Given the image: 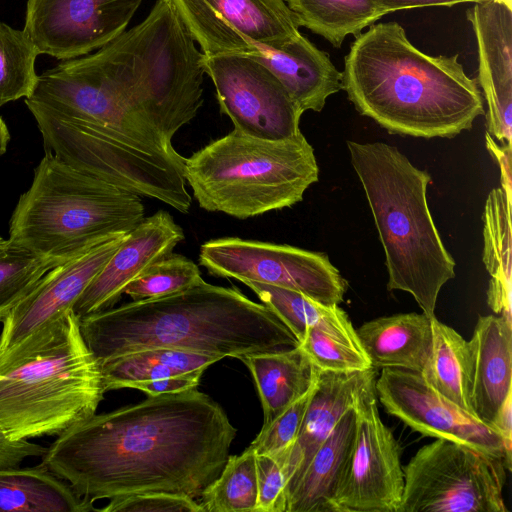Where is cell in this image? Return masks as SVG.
<instances>
[{
  "label": "cell",
  "mask_w": 512,
  "mask_h": 512,
  "mask_svg": "<svg viewBox=\"0 0 512 512\" xmlns=\"http://www.w3.org/2000/svg\"><path fill=\"white\" fill-rule=\"evenodd\" d=\"M256 473L255 512H286L288 480L283 466L269 455H256Z\"/></svg>",
  "instance_id": "obj_38"
},
{
  "label": "cell",
  "mask_w": 512,
  "mask_h": 512,
  "mask_svg": "<svg viewBox=\"0 0 512 512\" xmlns=\"http://www.w3.org/2000/svg\"><path fill=\"white\" fill-rule=\"evenodd\" d=\"M223 359L174 348H150L127 353L100 363L106 392L130 388L134 383L177 375L203 373Z\"/></svg>",
  "instance_id": "obj_27"
},
{
  "label": "cell",
  "mask_w": 512,
  "mask_h": 512,
  "mask_svg": "<svg viewBox=\"0 0 512 512\" xmlns=\"http://www.w3.org/2000/svg\"><path fill=\"white\" fill-rule=\"evenodd\" d=\"M486 147L499 165L501 188L507 199L512 202V171H511V143L498 145L488 133L485 135Z\"/></svg>",
  "instance_id": "obj_41"
},
{
  "label": "cell",
  "mask_w": 512,
  "mask_h": 512,
  "mask_svg": "<svg viewBox=\"0 0 512 512\" xmlns=\"http://www.w3.org/2000/svg\"><path fill=\"white\" fill-rule=\"evenodd\" d=\"M54 267L50 261L9 242L0 250V322Z\"/></svg>",
  "instance_id": "obj_34"
},
{
  "label": "cell",
  "mask_w": 512,
  "mask_h": 512,
  "mask_svg": "<svg viewBox=\"0 0 512 512\" xmlns=\"http://www.w3.org/2000/svg\"><path fill=\"white\" fill-rule=\"evenodd\" d=\"M243 284L284 322L298 341L310 327L342 339L359 341L348 315L339 305H323L297 291L278 286L253 281Z\"/></svg>",
  "instance_id": "obj_29"
},
{
  "label": "cell",
  "mask_w": 512,
  "mask_h": 512,
  "mask_svg": "<svg viewBox=\"0 0 512 512\" xmlns=\"http://www.w3.org/2000/svg\"><path fill=\"white\" fill-rule=\"evenodd\" d=\"M105 392L72 310L53 337L0 365V430L15 441L58 436L96 414Z\"/></svg>",
  "instance_id": "obj_7"
},
{
  "label": "cell",
  "mask_w": 512,
  "mask_h": 512,
  "mask_svg": "<svg viewBox=\"0 0 512 512\" xmlns=\"http://www.w3.org/2000/svg\"><path fill=\"white\" fill-rule=\"evenodd\" d=\"M510 202L502 188L490 191L483 212V262L491 276L487 303L500 316L512 322V234Z\"/></svg>",
  "instance_id": "obj_26"
},
{
  "label": "cell",
  "mask_w": 512,
  "mask_h": 512,
  "mask_svg": "<svg viewBox=\"0 0 512 512\" xmlns=\"http://www.w3.org/2000/svg\"><path fill=\"white\" fill-rule=\"evenodd\" d=\"M236 434L223 408L194 388L94 414L58 435L40 464L92 503L149 492L200 499Z\"/></svg>",
  "instance_id": "obj_2"
},
{
  "label": "cell",
  "mask_w": 512,
  "mask_h": 512,
  "mask_svg": "<svg viewBox=\"0 0 512 512\" xmlns=\"http://www.w3.org/2000/svg\"><path fill=\"white\" fill-rule=\"evenodd\" d=\"M402 469L398 512H508L505 462L470 446L437 438Z\"/></svg>",
  "instance_id": "obj_9"
},
{
  "label": "cell",
  "mask_w": 512,
  "mask_h": 512,
  "mask_svg": "<svg viewBox=\"0 0 512 512\" xmlns=\"http://www.w3.org/2000/svg\"><path fill=\"white\" fill-rule=\"evenodd\" d=\"M300 26L340 48L386 13L378 0H285Z\"/></svg>",
  "instance_id": "obj_30"
},
{
  "label": "cell",
  "mask_w": 512,
  "mask_h": 512,
  "mask_svg": "<svg viewBox=\"0 0 512 512\" xmlns=\"http://www.w3.org/2000/svg\"><path fill=\"white\" fill-rule=\"evenodd\" d=\"M509 5H512V0H506Z\"/></svg>",
  "instance_id": "obj_46"
},
{
  "label": "cell",
  "mask_w": 512,
  "mask_h": 512,
  "mask_svg": "<svg viewBox=\"0 0 512 512\" xmlns=\"http://www.w3.org/2000/svg\"><path fill=\"white\" fill-rule=\"evenodd\" d=\"M491 427L501 436L507 453L512 456V394L496 413Z\"/></svg>",
  "instance_id": "obj_43"
},
{
  "label": "cell",
  "mask_w": 512,
  "mask_h": 512,
  "mask_svg": "<svg viewBox=\"0 0 512 512\" xmlns=\"http://www.w3.org/2000/svg\"><path fill=\"white\" fill-rule=\"evenodd\" d=\"M38 55L24 30L0 22V107L32 94L38 80Z\"/></svg>",
  "instance_id": "obj_32"
},
{
  "label": "cell",
  "mask_w": 512,
  "mask_h": 512,
  "mask_svg": "<svg viewBox=\"0 0 512 512\" xmlns=\"http://www.w3.org/2000/svg\"><path fill=\"white\" fill-rule=\"evenodd\" d=\"M10 133L4 120L0 117V156H2L8 147Z\"/></svg>",
  "instance_id": "obj_44"
},
{
  "label": "cell",
  "mask_w": 512,
  "mask_h": 512,
  "mask_svg": "<svg viewBox=\"0 0 512 512\" xmlns=\"http://www.w3.org/2000/svg\"><path fill=\"white\" fill-rule=\"evenodd\" d=\"M376 368L332 372L318 369L316 385L286 463L287 500L313 454L341 417L375 388ZM287 509V508H286Z\"/></svg>",
  "instance_id": "obj_19"
},
{
  "label": "cell",
  "mask_w": 512,
  "mask_h": 512,
  "mask_svg": "<svg viewBox=\"0 0 512 512\" xmlns=\"http://www.w3.org/2000/svg\"><path fill=\"white\" fill-rule=\"evenodd\" d=\"M144 212L140 196L45 152L30 188L13 210L7 240L58 266L129 233L144 219Z\"/></svg>",
  "instance_id": "obj_6"
},
{
  "label": "cell",
  "mask_w": 512,
  "mask_h": 512,
  "mask_svg": "<svg viewBox=\"0 0 512 512\" xmlns=\"http://www.w3.org/2000/svg\"><path fill=\"white\" fill-rule=\"evenodd\" d=\"M433 347L421 375L436 392L473 415L472 351L456 330L432 318Z\"/></svg>",
  "instance_id": "obj_28"
},
{
  "label": "cell",
  "mask_w": 512,
  "mask_h": 512,
  "mask_svg": "<svg viewBox=\"0 0 512 512\" xmlns=\"http://www.w3.org/2000/svg\"><path fill=\"white\" fill-rule=\"evenodd\" d=\"M184 238L183 229L167 211L159 210L144 218L126 235L87 286L76 301L73 312L82 317L112 308L133 279L171 253Z\"/></svg>",
  "instance_id": "obj_18"
},
{
  "label": "cell",
  "mask_w": 512,
  "mask_h": 512,
  "mask_svg": "<svg viewBox=\"0 0 512 512\" xmlns=\"http://www.w3.org/2000/svg\"><path fill=\"white\" fill-rule=\"evenodd\" d=\"M203 373H192L134 383L130 388L141 390L148 396L194 389Z\"/></svg>",
  "instance_id": "obj_40"
},
{
  "label": "cell",
  "mask_w": 512,
  "mask_h": 512,
  "mask_svg": "<svg viewBox=\"0 0 512 512\" xmlns=\"http://www.w3.org/2000/svg\"><path fill=\"white\" fill-rule=\"evenodd\" d=\"M98 511L42 464L0 468V512Z\"/></svg>",
  "instance_id": "obj_25"
},
{
  "label": "cell",
  "mask_w": 512,
  "mask_h": 512,
  "mask_svg": "<svg viewBox=\"0 0 512 512\" xmlns=\"http://www.w3.org/2000/svg\"><path fill=\"white\" fill-rule=\"evenodd\" d=\"M375 389L385 410L412 430L502 459L511 471V455L497 431L436 392L421 373L383 368L376 377Z\"/></svg>",
  "instance_id": "obj_15"
},
{
  "label": "cell",
  "mask_w": 512,
  "mask_h": 512,
  "mask_svg": "<svg viewBox=\"0 0 512 512\" xmlns=\"http://www.w3.org/2000/svg\"><path fill=\"white\" fill-rule=\"evenodd\" d=\"M114 236L49 270L3 320L0 365L53 337L126 235Z\"/></svg>",
  "instance_id": "obj_12"
},
{
  "label": "cell",
  "mask_w": 512,
  "mask_h": 512,
  "mask_svg": "<svg viewBox=\"0 0 512 512\" xmlns=\"http://www.w3.org/2000/svg\"><path fill=\"white\" fill-rule=\"evenodd\" d=\"M299 346L321 371L353 372L372 367L359 341L335 337L315 327L306 330Z\"/></svg>",
  "instance_id": "obj_35"
},
{
  "label": "cell",
  "mask_w": 512,
  "mask_h": 512,
  "mask_svg": "<svg viewBox=\"0 0 512 512\" xmlns=\"http://www.w3.org/2000/svg\"><path fill=\"white\" fill-rule=\"evenodd\" d=\"M490 0H378L382 10L388 14L390 12L414 8H423L431 6H453L458 3H481ZM505 3L506 0H502ZM508 4V3H507ZM509 5V4H508ZM511 6V5H510Z\"/></svg>",
  "instance_id": "obj_42"
},
{
  "label": "cell",
  "mask_w": 512,
  "mask_h": 512,
  "mask_svg": "<svg viewBox=\"0 0 512 512\" xmlns=\"http://www.w3.org/2000/svg\"><path fill=\"white\" fill-rule=\"evenodd\" d=\"M478 51V86L487 103V133L512 140V6L502 0L473 3L466 12Z\"/></svg>",
  "instance_id": "obj_17"
},
{
  "label": "cell",
  "mask_w": 512,
  "mask_h": 512,
  "mask_svg": "<svg viewBox=\"0 0 512 512\" xmlns=\"http://www.w3.org/2000/svg\"><path fill=\"white\" fill-rule=\"evenodd\" d=\"M341 73L355 109L390 134L452 138L484 114L478 83L458 55L425 54L395 21L357 35Z\"/></svg>",
  "instance_id": "obj_3"
},
{
  "label": "cell",
  "mask_w": 512,
  "mask_h": 512,
  "mask_svg": "<svg viewBox=\"0 0 512 512\" xmlns=\"http://www.w3.org/2000/svg\"><path fill=\"white\" fill-rule=\"evenodd\" d=\"M432 318L422 313L379 317L355 329L371 366L422 373L433 347Z\"/></svg>",
  "instance_id": "obj_22"
},
{
  "label": "cell",
  "mask_w": 512,
  "mask_h": 512,
  "mask_svg": "<svg viewBox=\"0 0 512 512\" xmlns=\"http://www.w3.org/2000/svg\"><path fill=\"white\" fill-rule=\"evenodd\" d=\"M47 448L29 440H12L0 430V468H18L30 457H42Z\"/></svg>",
  "instance_id": "obj_39"
},
{
  "label": "cell",
  "mask_w": 512,
  "mask_h": 512,
  "mask_svg": "<svg viewBox=\"0 0 512 512\" xmlns=\"http://www.w3.org/2000/svg\"><path fill=\"white\" fill-rule=\"evenodd\" d=\"M347 148L384 249L387 289L411 294L422 312L434 317L438 295L455 277L456 263L428 207L429 173L383 142L348 140Z\"/></svg>",
  "instance_id": "obj_5"
},
{
  "label": "cell",
  "mask_w": 512,
  "mask_h": 512,
  "mask_svg": "<svg viewBox=\"0 0 512 512\" xmlns=\"http://www.w3.org/2000/svg\"><path fill=\"white\" fill-rule=\"evenodd\" d=\"M203 53L168 0L95 53L38 75L26 106L71 123L81 148L114 176L146 188L174 183L176 132L203 105Z\"/></svg>",
  "instance_id": "obj_1"
},
{
  "label": "cell",
  "mask_w": 512,
  "mask_h": 512,
  "mask_svg": "<svg viewBox=\"0 0 512 512\" xmlns=\"http://www.w3.org/2000/svg\"><path fill=\"white\" fill-rule=\"evenodd\" d=\"M204 280L198 266L187 257L169 253L148 266L124 289L133 301L174 294Z\"/></svg>",
  "instance_id": "obj_33"
},
{
  "label": "cell",
  "mask_w": 512,
  "mask_h": 512,
  "mask_svg": "<svg viewBox=\"0 0 512 512\" xmlns=\"http://www.w3.org/2000/svg\"><path fill=\"white\" fill-rule=\"evenodd\" d=\"M143 0H28L24 31L39 54L70 60L121 35Z\"/></svg>",
  "instance_id": "obj_16"
},
{
  "label": "cell",
  "mask_w": 512,
  "mask_h": 512,
  "mask_svg": "<svg viewBox=\"0 0 512 512\" xmlns=\"http://www.w3.org/2000/svg\"><path fill=\"white\" fill-rule=\"evenodd\" d=\"M98 511L103 512H204L203 507L186 495L149 492L134 494L110 500L109 504Z\"/></svg>",
  "instance_id": "obj_37"
},
{
  "label": "cell",
  "mask_w": 512,
  "mask_h": 512,
  "mask_svg": "<svg viewBox=\"0 0 512 512\" xmlns=\"http://www.w3.org/2000/svg\"><path fill=\"white\" fill-rule=\"evenodd\" d=\"M199 264L216 277L294 290L327 306L339 305L348 288L326 254L287 244L212 239L201 245Z\"/></svg>",
  "instance_id": "obj_10"
},
{
  "label": "cell",
  "mask_w": 512,
  "mask_h": 512,
  "mask_svg": "<svg viewBox=\"0 0 512 512\" xmlns=\"http://www.w3.org/2000/svg\"><path fill=\"white\" fill-rule=\"evenodd\" d=\"M203 55L247 54L300 34L285 0H168Z\"/></svg>",
  "instance_id": "obj_14"
},
{
  "label": "cell",
  "mask_w": 512,
  "mask_h": 512,
  "mask_svg": "<svg viewBox=\"0 0 512 512\" xmlns=\"http://www.w3.org/2000/svg\"><path fill=\"white\" fill-rule=\"evenodd\" d=\"M8 244V240H5L3 239L1 236H0V250L5 248Z\"/></svg>",
  "instance_id": "obj_45"
},
{
  "label": "cell",
  "mask_w": 512,
  "mask_h": 512,
  "mask_svg": "<svg viewBox=\"0 0 512 512\" xmlns=\"http://www.w3.org/2000/svg\"><path fill=\"white\" fill-rule=\"evenodd\" d=\"M257 496L256 453L248 447L240 455L229 456L199 503L204 512H255Z\"/></svg>",
  "instance_id": "obj_31"
},
{
  "label": "cell",
  "mask_w": 512,
  "mask_h": 512,
  "mask_svg": "<svg viewBox=\"0 0 512 512\" xmlns=\"http://www.w3.org/2000/svg\"><path fill=\"white\" fill-rule=\"evenodd\" d=\"M355 408L348 410L313 454L290 492L286 512H332V501L354 444Z\"/></svg>",
  "instance_id": "obj_23"
},
{
  "label": "cell",
  "mask_w": 512,
  "mask_h": 512,
  "mask_svg": "<svg viewBox=\"0 0 512 512\" xmlns=\"http://www.w3.org/2000/svg\"><path fill=\"white\" fill-rule=\"evenodd\" d=\"M222 114L234 129L264 140H284L300 133L304 113L282 83L257 59L237 53L203 55Z\"/></svg>",
  "instance_id": "obj_11"
},
{
  "label": "cell",
  "mask_w": 512,
  "mask_h": 512,
  "mask_svg": "<svg viewBox=\"0 0 512 512\" xmlns=\"http://www.w3.org/2000/svg\"><path fill=\"white\" fill-rule=\"evenodd\" d=\"M469 344L472 412L491 427L496 413L512 394V322L502 316H479Z\"/></svg>",
  "instance_id": "obj_21"
},
{
  "label": "cell",
  "mask_w": 512,
  "mask_h": 512,
  "mask_svg": "<svg viewBox=\"0 0 512 512\" xmlns=\"http://www.w3.org/2000/svg\"><path fill=\"white\" fill-rule=\"evenodd\" d=\"M377 401L373 388L355 407L353 449L332 512H398L404 490L401 451Z\"/></svg>",
  "instance_id": "obj_13"
},
{
  "label": "cell",
  "mask_w": 512,
  "mask_h": 512,
  "mask_svg": "<svg viewBox=\"0 0 512 512\" xmlns=\"http://www.w3.org/2000/svg\"><path fill=\"white\" fill-rule=\"evenodd\" d=\"M315 385L269 425L262 426L259 434L249 445L256 455H269L286 469L289 453L299 434Z\"/></svg>",
  "instance_id": "obj_36"
},
{
  "label": "cell",
  "mask_w": 512,
  "mask_h": 512,
  "mask_svg": "<svg viewBox=\"0 0 512 512\" xmlns=\"http://www.w3.org/2000/svg\"><path fill=\"white\" fill-rule=\"evenodd\" d=\"M262 403L263 427L269 425L316 383L318 369L298 345L290 350L243 355Z\"/></svg>",
  "instance_id": "obj_24"
},
{
  "label": "cell",
  "mask_w": 512,
  "mask_h": 512,
  "mask_svg": "<svg viewBox=\"0 0 512 512\" xmlns=\"http://www.w3.org/2000/svg\"><path fill=\"white\" fill-rule=\"evenodd\" d=\"M246 55L265 65L303 112L322 111L328 97L342 89V73L329 54L301 33L275 48L253 44Z\"/></svg>",
  "instance_id": "obj_20"
},
{
  "label": "cell",
  "mask_w": 512,
  "mask_h": 512,
  "mask_svg": "<svg viewBox=\"0 0 512 512\" xmlns=\"http://www.w3.org/2000/svg\"><path fill=\"white\" fill-rule=\"evenodd\" d=\"M184 177L202 209L248 219L302 201L319 167L301 132L264 140L233 129L185 158Z\"/></svg>",
  "instance_id": "obj_8"
},
{
  "label": "cell",
  "mask_w": 512,
  "mask_h": 512,
  "mask_svg": "<svg viewBox=\"0 0 512 512\" xmlns=\"http://www.w3.org/2000/svg\"><path fill=\"white\" fill-rule=\"evenodd\" d=\"M83 339L98 360L150 348L221 357L290 350L299 341L267 306L235 287L205 281L163 297L137 300L79 317Z\"/></svg>",
  "instance_id": "obj_4"
}]
</instances>
